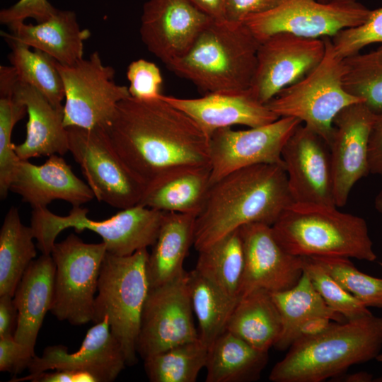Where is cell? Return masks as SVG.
Segmentation results:
<instances>
[{"label": "cell", "mask_w": 382, "mask_h": 382, "mask_svg": "<svg viewBox=\"0 0 382 382\" xmlns=\"http://www.w3.org/2000/svg\"><path fill=\"white\" fill-rule=\"evenodd\" d=\"M161 96L122 100L105 127L118 154L146 184L178 168L210 164L209 137Z\"/></svg>", "instance_id": "1"}, {"label": "cell", "mask_w": 382, "mask_h": 382, "mask_svg": "<svg viewBox=\"0 0 382 382\" xmlns=\"http://www.w3.org/2000/svg\"><path fill=\"white\" fill-rule=\"evenodd\" d=\"M293 203L283 165L233 171L211 184L195 219L193 245L199 251L246 224L272 226Z\"/></svg>", "instance_id": "2"}, {"label": "cell", "mask_w": 382, "mask_h": 382, "mask_svg": "<svg viewBox=\"0 0 382 382\" xmlns=\"http://www.w3.org/2000/svg\"><path fill=\"white\" fill-rule=\"evenodd\" d=\"M382 347V317L372 313L334 322L315 336L296 340L270 371L273 382H321L352 365L376 359Z\"/></svg>", "instance_id": "3"}, {"label": "cell", "mask_w": 382, "mask_h": 382, "mask_svg": "<svg viewBox=\"0 0 382 382\" xmlns=\"http://www.w3.org/2000/svg\"><path fill=\"white\" fill-rule=\"evenodd\" d=\"M259 45L243 23L212 19L188 52L166 66L206 93L244 92L251 85Z\"/></svg>", "instance_id": "4"}, {"label": "cell", "mask_w": 382, "mask_h": 382, "mask_svg": "<svg viewBox=\"0 0 382 382\" xmlns=\"http://www.w3.org/2000/svg\"><path fill=\"white\" fill-rule=\"evenodd\" d=\"M272 227L282 246L294 255L377 258L366 221L336 206L293 203Z\"/></svg>", "instance_id": "5"}, {"label": "cell", "mask_w": 382, "mask_h": 382, "mask_svg": "<svg viewBox=\"0 0 382 382\" xmlns=\"http://www.w3.org/2000/svg\"><path fill=\"white\" fill-rule=\"evenodd\" d=\"M147 248L130 255L106 253L101 265L93 322L108 318L110 330L119 341L127 365L137 361V345L142 309L150 289Z\"/></svg>", "instance_id": "6"}, {"label": "cell", "mask_w": 382, "mask_h": 382, "mask_svg": "<svg viewBox=\"0 0 382 382\" xmlns=\"http://www.w3.org/2000/svg\"><path fill=\"white\" fill-rule=\"evenodd\" d=\"M88 212L81 206H73L66 216L57 215L47 207L33 209L30 226L42 254L51 255L57 236L74 228L77 232L88 229L98 234L110 254L130 255L153 245L166 214L140 204L121 209L102 221L90 219Z\"/></svg>", "instance_id": "7"}, {"label": "cell", "mask_w": 382, "mask_h": 382, "mask_svg": "<svg viewBox=\"0 0 382 382\" xmlns=\"http://www.w3.org/2000/svg\"><path fill=\"white\" fill-rule=\"evenodd\" d=\"M325 52L321 62L297 82L282 89L266 105L279 117H292L330 145L333 120L345 108L363 102L343 87V59L335 54L330 37L322 38Z\"/></svg>", "instance_id": "8"}, {"label": "cell", "mask_w": 382, "mask_h": 382, "mask_svg": "<svg viewBox=\"0 0 382 382\" xmlns=\"http://www.w3.org/2000/svg\"><path fill=\"white\" fill-rule=\"evenodd\" d=\"M69 151L95 197L120 209L138 204L146 183L125 163L104 127H67Z\"/></svg>", "instance_id": "9"}, {"label": "cell", "mask_w": 382, "mask_h": 382, "mask_svg": "<svg viewBox=\"0 0 382 382\" xmlns=\"http://www.w3.org/2000/svg\"><path fill=\"white\" fill-rule=\"evenodd\" d=\"M106 245L86 243L74 233L55 243L51 255L56 270L50 312L74 325L93 320V305Z\"/></svg>", "instance_id": "10"}, {"label": "cell", "mask_w": 382, "mask_h": 382, "mask_svg": "<svg viewBox=\"0 0 382 382\" xmlns=\"http://www.w3.org/2000/svg\"><path fill=\"white\" fill-rule=\"evenodd\" d=\"M371 10L357 0H281L272 9L246 17L243 23L262 41L277 33L322 39L359 26L369 18Z\"/></svg>", "instance_id": "11"}, {"label": "cell", "mask_w": 382, "mask_h": 382, "mask_svg": "<svg viewBox=\"0 0 382 382\" xmlns=\"http://www.w3.org/2000/svg\"><path fill=\"white\" fill-rule=\"evenodd\" d=\"M64 88V124L67 127H106L120 102L131 97L128 87L114 81L115 69L98 52L72 65L56 61Z\"/></svg>", "instance_id": "12"}, {"label": "cell", "mask_w": 382, "mask_h": 382, "mask_svg": "<svg viewBox=\"0 0 382 382\" xmlns=\"http://www.w3.org/2000/svg\"><path fill=\"white\" fill-rule=\"evenodd\" d=\"M188 272L151 287L141 316L137 351L144 359L199 339L188 288Z\"/></svg>", "instance_id": "13"}, {"label": "cell", "mask_w": 382, "mask_h": 382, "mask_svg": "<svg viewBox=\"0 0 382 382\" xmlns=\"http://www.w3.org/2000/svg\"><path fill=\"white\" fill-rule=\"evenodd\" d=\"M301 124L296 117H282L248 129L224 127L216 130L209 140L211 184L233 171L257 164L284 166L282 149Z\"/></svg>", "instance_id": "14"}, {"label": "cell", "mask_w": 382, "mask_h": 382, "mask_svg": "<svg viewBox=\"0 0 382 382\" xmlns=\"http://www.w3.org/2000/svg\"><path fill=\"white\" fill-rule=\"evenodd\" d=\"M325 52L323 39L277 33L260 42L249 91L266 105L284 88L313 69Z\"/></svg>", "instance_id": "15"}, {"label": "cell", "mask_w": 382, "mask_h": 382, "mask_svg": "<svg viewBox=\"0 0 382 382\" xmlns=\"http://www.w3.org/2000/svg\"><path fill=\"white\" fill-rule=\"evenodd\" d=\"M282 158L294 203L336 206L330 149L322 137L301 124Z\"/></svg>", "instance_id": "16"}, {"label": "cell", "mask_w": 382, "mask_h": 382, "mask_svg": "<svg viewBox=\"0 0 382 382\" xmlns=\"http://www.w3.org/2000/svg\"><path fill=\"white\" fill-rule=\"evenodd\" d=\"M212 19L188 0H148L139 33L148 50L168 65L188 52Z\"/></svg>", "instance_id": "17"}, {"label": "cell", "mask_w": 382, "mask_h": 382, "mask_svg": "<svg viewBox=\"0 0 382 382\" xmlns=\"http://www.w3.org/2000/svg\"><path fill=\"white\" fill-rule=\"evenodd\" d=\"M244 254V272L240 299L262 289L281 291L294 286L301 278L302 257L288 253L277 239L272 227L253 223L239 228Z\"/></svg>", "instance_id": "18"}, {"label": "cell", "mask_w": 382, "mask_h": 382, "mask_svg": "<svg viewBox=\"0 0 382 382\" xmlns=\"http://www.w3.org/2000/svg\"><path fill=\"white\" fill-rule=\"evenodd\" d=\"M376 116L359 102L342 109L333 120L329 149L337 207L346 204L355 183L369 173V141Z\"/></svg>", "instance_id": "19"}, {"label": "cell", "mask_w": 382, "mask_h": 382, "mask_svg": "<svg viewBox=\"0 0 382 382\" xmlns=\"http://www.w3.org/2000/svg\"><path fill=\"white\" fill-rule=\"evenodd\" d=\"M126 365L121 345L105 318L88 330L78 351L69 353L62 345L48 346L41 357L32 359L28 369L29 374L48 370L83 371L93 376L96 382H111Z\"/></svg>", "instance_id": "20"}, {"label": "cell", "mask_w": 382, "mask_h": 382, "mask_svg": "<svg viewBox=\"0 0 382 382\" xmlns=\"http://www.w3.org/2000/svg\"><path fill=\"white\" fill-rule=\"evenodd\" d=\"M10 191L19 195L32 209L46 208L53 200L81 206L95 197L88 184L79 178L60 155L49 156L42 165L21 160Z\"/></svg>", "instance_id": "21"}, {"label": "cell", "mask_w": 382, "mask_h": 382, "mask_svg": "<svg viewBox=\"0 0 382 382\" xmlns=\"http://www.w3.org/2000/svg\"><path fill=\"white\" fill-rule=\"evenodd\" d=\"M161 98L190 117L209 137L221 128L233 125L256 127L279 118L257 100L249 89L241 93H209L197 98L163 94Z\"/></svg>", "instance_id": "22"}, {"label": "cell", "mask_w": 382, "mask_h": 382, "mask_svg": "<svg viewBox=\"0 0 382 382\" xmlns=\"http://www.w3.org/2000/svg\"><path fill=\"white\" fill-rule=\"evenodd\" d=\"M13 96L27 110L28 120L24 141L15 145L21 160L69 151L67 128L64 124V108L59 109L35 88L18 79L13 88Z\"/></svg>", "instance_id": "23"}, {"label": "cell", "mask_w": 382, "mask_h": 382, "mask_svg": "<svg viewBox=\"0 0 382 382\" xmlns=\"http://www.w3.org/2000/svg\"><path fill=\"white\" fill-rule=\"evenodd\" d=\"M55 270L52 255L42 254L30 264L13 296L18 311L13 337L35 356L37 337L52 303Z\"/></svg>", "instance_id": "24"}, {"label": "cell", "mask_w": 382, "mask_h": 382, "mask_svg": "<svg viewBox=\"0 0 382 382\" xmlns=\"http://www.w3.org/2000/svg\"><path fill=\"white\" fill-rule=\"evenodd\" d=\"M210 164L168 171L146 184L138 204L163 212L197 216L211 185Z\"/></svg>", "instance_id": "25"}, {"label": "cell", "mask_w": 382, "mask_h": 382, "mask_svg": "<svg viewBox=\"0 0 382 382\" xmlns=\"http://www.w3.org/2000/svg\"><path fill=\"white\" fill-rule=\"evenodd\" d=\"M10 29L16 39L63 65L83 59L84 41L91 36L88 29L81 28L74 11L58 9L43 22L35 25L21 22Z\"/></svg>", "instance_id": "26"}, {"label": "cell", "mask_w": 382, "mask_h": 382, "mask_svg": "<svg viewBox=\"0 0 382 382\" xmlns=\"http://www.w3.org/2000/svg\"><path fill=\"white\" fill-rule=\"evenodd\" d=\"M196 217L194 214L166 212L149 254L150 288L170 282L185 271L183 262L194 245Z\"/></svg>", "instance_id": "27"}, {"label": "cell", "mask_w": 382, "mask_h": 382, "mask_svg": "<svg viewBox=\"0 0 382 382\" xmlns=\"http://www.w3.org/2000/svg\"><path fill=\"white\" fill-rule=\"evenodd\" d=\"M282 320L271 292L255 289L236 304L226 330L255 349L268 352L282 332Z\"/></svg>", "instance_id": "28"}, {"label": "cell", "mask_w": 382, "mask_h": 382, "mask_svg": "<svg viewBox=\"0 0 382 382\" xmlns=\"http://www.w3.org/2000/svg\"><path fill=\"white\" fill-rule=\"evenodd\" d=\"M268 352L257 350L226 330L209 347L207 382H248L257 380Z\"/></svg>", "instance_id": "29"}, {"label": "cell", "mask_w": 382, "mask_h": 382, "mask_svg": "<svg viewBox=\"0 0 382 382\" xmlns=\"http://www.w3.org/2000/svg\"><path fill=\"white\" fill-rule=\"evenodd\" d=\"M271 294L282 325L280 337L274 346L278 350L289 349L297 339L301 325L312 318L323 316L338 323L347 320L325 303L304 271L294 286Z\"/></svg>", "instance_id": "30"}, {"label": "cell", "mask_w": 382, "mask_h": 382, "mask_svg": "<svg viewBox=\"0 0 382 382\" xmlns=\"http://www.w3.org/2000/svg\"><path fill=\"white\" fill-rule=\"evenodd\" d=\"M30 226H25L12 207L0 230V296H13L17 285L37 255Z\"/></svg>", "instance_id": "31"}, {"label": "cell", "mask_w": 382, "mask_h": 382, "mask_svg": "<svg viewBox=\"0 0 382 382\" xmlns=\"http://www.w3.org/2000/svg\"><path fill=\"white\" fill-rule=\"evenodd\" d=\"M11 47L8 59L21 83L40 92L57 108L63 109L64 88L56 60L16 39L11 33L1 32Z\"/></svg>", "instance_id": "32"}, {"label": "cell", "mask_w": 382, "mask_h": 382, "mask_svg": "<svg viewBox=\"0 0 382 382\" xmlns=\"http://www.w3.org/2000/svg\"><path fill=\"white\" fill-rule=\"evenodd\" d=\"M198 252L195 270L228 296L240 299L244 254L239 228Z\"/></svg>", "instance_id": "33"}, {"label": "cell", "mask_w": 382, "mask_h": 382, "mask_svg": "<svg viewBox=\"0 0 382 382\" xmlns=\"http://www.w3.org/2000/svg\"><path fill=\"white\" fill-rule=\"evenodd\" d=\"M188 288L199 325V339L209 348L226 330L239 299H234L195 269L188 272Z\"/></svg>", "instance_id": "34"}, {"label": "cell", "mask_w": 382, "mask_h": 382, "mask_svg": "<svg viewBox=\"0 0 382 382\" xmlns=\"http://www.w3.org/2000/svg\"><path fill=\"white\" fill-rule=\"evenodd\" d=\"M208 352L199 339L182 343L144 359V370L151 382H195Z\"/></svg>", "instance_id": "35"}, {"label": "cell", "mask_w": 382, "mask_h": 382, "mask_svg": "<svg viewBox=\"0 0 382 382\" xmlns=\"http://www.w3.org/2000/svg\"><path fill=\"white\" fill-rule=\"evenodd\" d=\"M342 84L376 115L382 113V44L366 53L343 58Z\"/></svg>", "instance_id": "36"}, {"label": "cell", "mask_w": 382, "mask_h": 382, "mask_svg": "<svg viewBox=\"0 0 382 382\" xmlns=\"http://www.w3.org/2000/svg\"><path fill=\"white\" fill-rule=\"evenodd\" d=\"M366 307L382 309V279L359 270L349 258L311 257Z\"/></svg>", "instance_id": "37"}, {"label": "cell", "mask_w": 382, "mask_h": 382, "mask_svg": "<svg viewBox=\"0 0 382 382\" xmlns=\"http://www.w3.org/2000/svg\"><path fill=\"white\" fill-rule=\"evenodd\" d=\"M303 270L325 303L347 320L371 314L364 303L348 292L319 263L302 257Z\"/></svg>", "instance_id": "38"}, {"label": "cell", "mask_w": 382, "mask_h": 382, "mask_svg": "<svg viewBox=\"0 0 382 382\" xmlns=\"http://www.w3.org/2000/svg\"><path fill=\"white\" fill-rule=\"evenodd\" d=\"M27 113L25 106L13 95L0 96V197L5 199L21 161L11 141L14 126Z\"/></svg>", "instance_id": "39"}, {"label": "cell", "mask_w": 382, "mask_h": 382, "mask_svg": "<svg viewBox=\"0 0 382 382\" xmlns=\"http://www.w3.org/2000/svg\"><path fill=\"white\" fill-rule=\"evenodd\" d=\"M335 54L340 58L360 52L367 45L382 44V7L371 10L363 24L342 30L331 38Z\"/></svg>", "instance_id": "40"}, {"label": "cell", "mask_w": 382, "mask_h": 382, "mask_svg": "<svg viewBox=\"0 0 382 382\" xmlns=\"http://www.w3.org/2000/svg\"><path fill=\"white\" fill-rule=\"evenodd\" d=\"M128 87L132 98L150 100L158 99L163 95V77L158 66L154 62L139 59L132 61L127 69Z\"/></svg>", "instance_id": "41"}, {"label": "cell", "mask_w": 382, "mask_h": 382, "mask_svg": "<svg viewBox=\"0 0 382 382\" xmlns=\"http://www.w3.org/2000/svg\"><path fill=\"white\" fill-rule=\"evenodd\" d=\"M57 10L47 0H19L0 11V22L10 28L28 18L41 23L48 19Z\"/></svg>", "instance_id": "42"}, {"label": "cell", "mask_w": 382, "mask_h": 382, "mask_svg": "<svg viewBox=\"0 0 382 382\" xmlns=\"http://www.w3.org/2000/svg\"><path fill=\"white\" fill-rule=\"evenodd\" d=\"M35 356L13 337H0L1 371L16 375L21 373Z\"/></svg>", "instance_id": "43"}, {"label": "cell", "mask_w": 382, "mask_h": 382, "mask_svg": "<svg viewBox=\"0 0 382 382\" xmlns=\"http://www.w3.org/2000/svg\"><path fill=\"white\" fill-rule=\"evenodd\" d=\"M281 0H223L224 20L243 23L251 15L267 12L277 6Z\"/></svg>", "instance_id": "44"}, {"label": "cell", "mask_w": 382, "mask_h": 382, "mask_svg": "<svg viewBox=\"0 0 382 382\" xmlns=\"http://www.w3.org/2000/svg\"><path fill=\"white\" fill-rule=\"evenodd\" d=\"M96 382L95 378L88 373L71 370H54L53 372L42 371L29 374L23 377H13L10 382Z\"/></svg>", "instance_id": "45"}, {"label": "cell", "mask_w": 382, "mask_h": 382, "mask_svg": "<svg viewBox=\"0 0 382 382\" xmlns=\"http://www.w3.org/2000/svg\"><path fill=\"white\" fill-rule=\"evenodd\" d=\"M369 173L382 179V113L376 115L372 126L368 149Z\"/></svg>", "instance_id": "46"}, {"label": "cell", "mask_w": 382, "mask_h": 382, "mask_svg": "<svg viewBox=\"0 0 382 382\" xmlns=\"http://www.w3.org/2000/svg\"><path fill=\"white\" fill-rule=\"evenodd\" d=\"M18 311L12 296H0V337H13Z\"/></svg>", "instance_id": "47"}, {"label": "cell", "mask_w": 382, "mask_h": 382, "mask_svg": "<svg viewBox=\"0 0 382 382\" xmlns=\"http://www.w3.org/2000/svg\"><path fill=\"white\" fill-rule=\"evenodd\" d=\"M334 322L331 319L323 316L312 318L301 325L297 339L303 337L315 336L322 333L328 330Z\"/></svg>", "instance_id": "48"}, {"label": "cell", "mask_w": 382, "mask_h": 382, "mask_svg": "<svg viewBox=\"0 0 382 382\" xmlns=\"http://www.w3.org/2000/svg\"><path fill=\"white\" fill-rule=\"evenodd\" d=\"M212 18L224 20L223 0H188Z\"/></svg>", "instance_id": "49"}, {"label": "cell", "mask_w": 382, "mask_h": 382, "mask_svg": "<svg viewBox=\"0 0 382 382\" xmlns=\"http://www.w3.org/2000/svg\"><path fill=\"white\" fill-rule=\"evenodd\" d=\"M335 379H338L337 381L345 382H370L374 381L373 375L365 371H359L348 374L344 373L333 378L332 381H335Z\"/></svg>", "instance_id": "50"}, {"label": "cell", "mask_w": 382, "mask_h": 382, "mask_svg": "<svg viewBox=\"0 0 382 382\" xmlns=\"http://www.w3.org/2000/svg\"><path fill=\"white\" fill-rule=\"evenodd\" d=\"M374 206L376 209L382 214V190L376 195L374 200Z\"/></svg>", "instance_id": "51"}, {"label": "cell", "mask_w": 382, "mask_h": 382, "mask_svg": "<svg viewBox=\"0 0 382 382\" xmlns=\"http://www.w3.org/2000/svg\"><path fill=\"white\" fill-rule=\"evenodd\" d=\"M376 359L379 361L382 362V353H380L376 358Z\"/></svg>", "instance_id": "52"}, {"label": "cell", "mask_w": 382, "mask_h": 382, "mask_svg": "<svg viewBox=\"0 0 382 382\" xmlns=\"http://www.w3.org/2000/svg\"><path fill=\"white\" fill-rule=\"evenodd\" d=\"M374 381H379V382H381L382 381V376L378 378H376V380H374Z\"/></svg>", "instance_id": "53"}, {"label": "cell", "mask_w": 382, "mask_h": 382, "mask_svg": "<svg viewBox=\"0 0 382 382\" xmlns=\"http://www.w3.org/2000/svg\"><path fill=\"white\" fill-rule=\"evenodd\" d=\"M318 1L323 3H326V2L330 1L331 0H318Z\"/></svg>", "instance_id": "54"}, {"label": "cell", "mask_w": 382, "mask_h": 382, "mask_svg": "<svg viewBox=\"0 0 382 382\" xmlns=\"http://www.w3.org/2000/svg\"><path fill=\"white\" fill-rule=\"evenodd\" d=\"M381 266L382 267V262L380 263Z\"/></svg>", "instance_id": "55"}]
</instances>
